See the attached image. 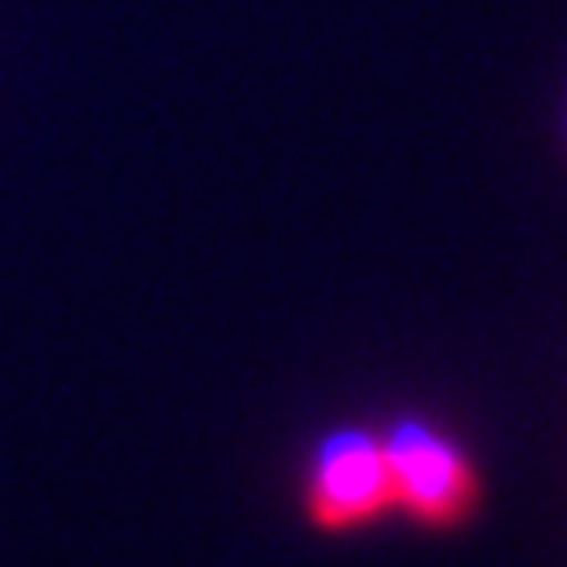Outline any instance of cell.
I'll use <instances>...</instances> for the list:
<instances>
[{"mask_svg":"<svg viewBox=\"0 0 567 567\" xmlns=\"http://www.w3.org/2000/svg\"><path fill=\"white\" fill-rule=\"evenodd\" d=\"M393 478V509L424 532H456L483 501V474L474 456L439 424L406 415L380 434Z\"/></svg>","mask_w":567,"mask_h":567,"instance_id":"cell-1","label":"cell"},{"mask_svg":"<svg viewBox=\"0 0 567 567\" xmlns=\"http://www.w3.org/2000/svg\"><path fill=\"white\" fill-rule=\"evenodd\" d=\"M305 514L318 532H362L393 518V478L384 439L371 430L327 434L305 465Z\"/></svg>","mask_w":567,"mask_h":567,"instance_id":"cell-2","label":"cell"},{"mask_svg":"<svg viewBox=\"0 0 567 567\" xmlns=\"http://www.w3.org/2000/svg\"><path fill=\"white\" fill-rule=\"evenodd\" d=\"M563 138H567V103H563Z\"/></svg>","mask_w":567,"mask_h":567,"instance_id":"cell-3","label":"cell"}]
</instances>
